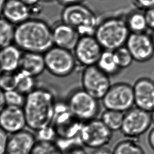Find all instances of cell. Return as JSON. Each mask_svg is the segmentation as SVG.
Here are the masks:
<instances>
[{"mask_svg": "<svg viewBox=\"0 0 154 154\" xmlns=\"http://www.w3.org/2000/svg\"><path fill=\"white\" fill-rule=\"evenodd\" d=\"M56 103L54 93L45 87H36L26 95L22 108L28 128L36 132L51 125Z\"/></svg>", "mask_w": 154, "mask_h": 154, "instance_id": "cell-1", "label": "cell"}, {"mask_svg": "<svg viewBox=\"0 0 154 154\" xmlns=\"http://www.w3.org/2000/svg\"><path fill=\"white\" fill-rule=\"evenodd\" d=\"M14 44L22 51L44 54L54 46L52 28L43 20L31 17L15 26Z\"/></svg>", "mask_w": 154, "mask_h": 154, "instance_id": "cell-2", "label": "cell"}, {"mask_svg": "<svg viewBox=\"0 0 154 154\" xmlns=\"http://www.w3.org/2000/svg\"><path fill=\"white\" fill-rule=\"evenodd\" d=\"M130 34L125 17L111 16L100 20L94 36L103 49L113 51L126 45Z\"/></svg>", "mask_w": 154, "mask_h": 154, "instance_id": "cell-3", "label": "cell"}, {"mask_svg": "<svg viewBox=\"0 0 154 154\" xmlns=\"http://www.w3.org/2000/svg\"><path fill=\"white\" fill-rule=\"evenodd\" d=\"M61 21L75 28L80 36L94 35L100 20L96 13L83 3L64 7Z\"/></svg>", "mask_w": 154, "mask_h": 154, "instance_id": "cell-4", "label": "cell"}, {"mask_svg": "<svg viewBox=\"0 0 154 154\" xmlns=\"http://www.w3.org/2000/svg\"><path fill=\"white\" fill-rule=\"evenodd\" d=\"M66 103L71 112L81 122L97 118L100 110L98 100L82 88L75 89L71 91Z\"/></svg>", "mask_w": 154, "mask_h": 154, "instance_id": "cell-5", "label": "cell"}, {"mask_svg": "<svg viewBox=\"0 0 154 154\" xmlns=\"http://www.w3.org/2000/svg\"><path fill=\"white\" fill-rule=\"evenodd\" d=\"M43 55L46 70L55 77L69 76L78 66L73 52L68 50L54 45Z\"/></svg>", "mask_w": 154, "mask_h": 154, "instance_id": "cell-6", "label": "cell"}, {"mask_svg": "<svg viewBox=\"0 0 154 154\" xmlns=\"http://www.w3.org/2000/svg\"><path fill=\"white\" fill-rule=\"evenodd\" d=\"M112 133L100 119L94 118L82 123L79 138L86 147L96 149L105 147L110 143Z\"/></svg>", "mask_w": 154, "mask_h": 154, "instance_id": "cell-7", "label": "cell"}, {"mask_svg": "<svg viewBox=\"0 0 154 154\" xmlns=\"http://www.w3.org/2000/svg\"><path fill=\"white\" fill-rule=\"evenodd\" d=\"M81 122L71 112L66 102L57 101L55 114L51 124L57 138L63 141L73 139L79 134Z\"/></svg>", "mask_w": 154, "mask_h": 154, "instance_id": "cell-8", "label": "cell"}, {"mask_svg": "<svg viewBox=\"0 0 154 154\" xmlns=\"http://www.w3.org/2000/svg\"><path fill=\"white\" fill-rule=\"evenodd\" d=\"M101 101L106 109L126 112L135 105L133 86L125 82L112 85Z\"/></svg>", "mask_w": 154, "mask_h": 154, "instance_id": "cell-9", "label": "cell"}, {"mask_svg": "<svg viewBox=\"0 0 154 154\" xmlns=\"http://www.w3.org/2000/svg\"><path fill=\"white\" fill-rule=\"evenodd\" d=\"M81 82L82 89L98 100H102L112 85L110 77L96 65L84 68Z\"/></svg>", "mask_w": 154, "mask_h": 154, "instance_id": "cell-10", "label": "cell"}, {"mask_svg": "<svg viewBox=\"0 0 154 154\" xmlns=\"http://www.w3.org/2000/svg\"><path fill=\"white\" fill-rule=\"evenodd\" d=\"M151 113L133 108L125 113L121 132L125 137L135 138L146 133L152 125Z\"/></svg>", "mask_w": 154, "mask_h": 154, "instance_id": "cell-11", "label": "cell"}, {"mask_svg": "<svg viewBox=\"0 0 154 154\" xmlns=\"http://www.w3.org/2000/svg\"><path fill=\"white\" fill-rule=\"evenodd\" d=\"M103 50L94 35H85L80 36L73 53L78 65L85 68L96 65Z\"/></svg>", "mask_w": 154, "mask_h": 154, "instance_id": "cell-12", "label": "cell"}, {"mask_svg": "<svg viewBox=\"0 0 154 154\" xmlns=\"http://www.w3.org/2000/svg\"><path fill=\"white\" fill-rule=\"evenodd\" d=\"M125 45L131 54L134 61L137 62L145 63L154 57V45L152 36L146 32L131 33Z\"/></svg>", "mask_w": 154, "mask_h": 154, "instance_id": "cell-13", "label": "cell"}, {"mask_svg": "<svg viewBox=\"0 0 154 154\" xmlns=\"http://www.w3.org/2000/svg\"><path fill=\"white\" fill-rule=\"evenodd\" d=\"M133 88L136 107L151 112L154 109V81L147 77L140 78Z\"/></svg>", "mask_w": 154, "mask_h": 154, "instance_id": "cell-14", "label": "cell"}, {"mask_svg": "<svg viewBox=\"0 0 154 154\" xmlns=\"http://www.w3.org/2000/svg\"><path fill=\"white\" fill-rule=\"evenodd\" d=\"M26 117L22 107L7 105L0 112V128L8 135L25 129Z\"/></svg>", "mask_w": 154, "mask_h": 154, "instance_id": "cell-15", "label": "cell"}, {"mask_svg": "<svg viewBox=\"0 0 154 154\" xmlns=\"http://www.w3.org/2000/svg\"><path fill=\"white\" fill-rule=\"evenodd\" d=\"M37 141L35 134L23 129L9 136L7 154H31Z\"/></svg>", "mask_w": 154, "mask_h": 154, "instance_id": "cell-16", "label": "cell"}, {"mask_svg": "<svg viewBox=\"0 0 154 154\" xmlns=\"http://www.w3.org/2000/svg\"><path fill=\"white\" fill-rule=\"evenodd\" d=\"M52 30L54 45L70 51L73 50L81 36L75 28L62 21Z\"/></svg>", "mask_w": 154, "mask_h": 154, "instance_id": "cell-17", "label": "cell"}, {"mask_svg": "<svg viewBox=\"0 0 154 154\" xmlns=\"http://www.w3.org/2000/svg\"><path fill=\"white\" fill-rule=\"evenodd\" d=\"M2 15L16 26L31 18V12L30 7L20 0H7Z\"/></svg>", "mask_w": 154, "mask_h": 154, "instance_id": "cell-18", "label": "cell"}, {"mask_svg": "<svg viewBox=\"0 0 154 154\" xmlns=\"http://www.w3.org/2000/svg\"><path fill=\"white\" fill-rule=\"evenodd\" d=\"M46 70L43 54L23 52L18 70L32 77H38Z\"/></svg>", "mask_w": 154, "mask_h": 154, "instance_id": "cell-19", "label": "cell"}, {"mask_svg": "<svg viewBox=\"0 0 154 154\" xmlns=\"http://www.w3.org/2000/svg\"><path fill=\"white\" fill-rule=\"evenodd\" d=\"M22 52L14 43L0 49V69L2 72L17 71Z\"/></svg>", "mask_w": 154, "mask_h": 154, "instance_id": "cell-20", "label": "cell"}, {"mask_svg": "<svg viewBox=\"0 0 154 154\" xmlns=\"http://www.w3.org/2000/svg\"><path fill=\"white\" fill-rule=\"evenodd\" d=\"M139 10L131 11L126 16L127 26L131 33H144L148 29L145 12Z\"/></svg>", "mask_w": 154, "mask_h": 154, "instance_id": "cell-21", "label": "cell"}, {"mask_svg": "<svg viewBox=\"0 0 154 154\" xmlns=\"http://www.w3.org/2000/svg\"><path fill=\"white\" fill-rule=\"evenodd\" d=\"M103 72L110 77L118 75L122 70L118 66L113 51H103L96 64Z\"/></svg>", "mask_w": 154, "mask_h": 154, "instance_id": "cell-22", "label": "cell"}, {"mask_svg": "<svg viewBox=\"0 0 154 154\" xmlns=\"http://www.w3.org/2000/svg\"><path fill=\"white\" fill-rule=\"evenodd\" d=\"M124 115L122 112L106 109L101 114L100 119L110 131L114 132L121 130Z\"/></svg>", "mask_w": 154, "mask_h": 154, "instance_id": "cell-23", "label": "cell"}, {"mask_svg": "<svg viewBox=\"0 0 154 154\" xmlns=\"http://www.w3.org/2000/svg\"><path fill=\"white\" fill-rule=\"evenodd\" d=\"M15 26L4 17H0V49L14 43Z\"/></svg>", "mask_w": 154, "mask_h": 154, "instance_id": "cell-24", "label": "cell"}, {"mask_svg": "<svg viewBox=\"0 0 154 154\" xmlns=\"http://www.w3.org/2000/svg\"><path fill=\"white\" fill-rule=\"evenodd\" d=\"M112 151L113 154H146L141 146L131 139L120 141Z\"/></svg>", "mask_w": 154, "mask_h": 154, "instance_id": "cell-25", "label": "cell"}, {"mask_svg": "<svg viewBox=\"0 0 154 154\" xmlns=\"http://www.w3.org/2000/svg\"><path fill=\"white\" fill-rule=\"evenodd\" d=\"M31 154H63V151L54 141L37 140Z\"/></svg>", "mask_w": 154, "mask_h": 154, "instance_id": "cell-26", "label": "cell"}, {"mask_svg": "<svg viewBox=\"0 0 154 154\" xmlns=\"http://www.w3.org/2000/svg\"><path fill=\"white\" fill-rule=\"evenodd\" d=\"M17 73L19 82L16 90L26 96L36 88L35 78L19 70H17Z\"/></svg>", "mask_w": 154, "mask_h": 154, "instance_id": "cell-27", "label": "cell"}, {"mask_svg": "<svg viewBox=\"0 0 154 154\" xmlns=\"http://www.w3.org/2000/svg\"><path fill=\"white\" fill-rule=\"evenodd\" d=\"M19 75L16 72H2L0 75V89L4 92L16 90Z\"/></svg>", "mask_w": 154, "mask_h": 154, "instance_id": "cell-28", "label": "cell"}, {"mask_svg": "<svg viewBox=\"0 0 154 154\" xmlns=\"http://www.w3.org/2000/svg\"><path fill=\"white\" fill-rule=\"evenodd\" d=\"M113 52L118 66L121 69L128 68L134 61L133 56L126 45L116 50Z\"/></svg>", "mask_w": 154, "mask_h": 154, "instance_id": "cell-29", "label": "cell"}, {"mask_svg": "<svg viewBox=\"0 0 154 154\" xmlns=\"http://www.w3.org/2000/svg\"><path fill=\"white\" fill-rule=\"evenodd\" d=\"M5 99L8 106L23 107L26 100V96L19 92L17 90H12L5 92Z\"/></svg>", "mask_w": 154, "mask_h": 154, "instance_id": "cell-30", "label": "cell"}, {"mask_svg": "<svg viewBox=\"0 0 154 154\" xmlns=\"http://www.w3.org/2000/svg\"><path fill=\"white\" fill-rule=\"evenodd\" d=\"M35 133L37 140L54 141V139L57 138L56 132L51 125L38 130Z\"/></svg>", "mask_w": 154, "mask_h": 154, "instance_id": "cell-31", "label": "cell"}, {"mask_svg": "<svg viewBox=\"0 0 154 154\" xmlns=\"http://www.w3.org/2000/svg\"><path fill=\"white\" fill-rule=\"evenodd\" d=\"M136 9L146 11L154 7V0H131Z\"/></svg>", "mask_w": 154, "mask_h": 154, "instance_id": "cell-32", "label": "cell"}, {"mask_svg": "<svg viewBox=\"0 0 154 154\" xmlns=\"http://www.w3.org/2000/svg\"><path fill=\"white\" fill-rule=\"evenodd\" d=\"M9 135L0 128V154L7 153V146Z\"/></svg>", "mask_w": 154, "mask_h": 154, "instance_id": "cell-33", "label": "cell"}, {"mask_svg": "<svg viewBox=\"0 0 154 154\" xmlns=\"http://www.w3.org/2000/svg\"><path fill=\"white\" fill-rule=\"evenodd\" d=\"M148 29L154 31V7L145 11Z\"/></svg>", "mask_w": 154, "mask_h": 154, "instance_id": "cell-34", "label": "cell"}, {"mask_svg": "<svg viewBox=\"0 0 154 154\" xmlns=\"http://www.w3.org/2000/svg\"><path fill=\"white\" fill-rule=\"evenodd\" d=\"M63 154H86L85 150L79 147L68 148L63 151Z\"/></svg>", "mask_w": 154, "mask_h": 154, "instance_id": "cell-35", "label": "cell"}, {"mask_svg": "<svg viewBox=\"0 0 154 154\" xmlns=\"http://www.w3.org/2000/svg\"><path fill=\"white\" fill-rule=\"evenodd\" d=\"M86 0H57L58 3L64 7L70 5L83 3Z\"/></svg>", "mask_w": 154, "mask_h": 154, "instance_id": "cell-36", "label": "cell"}, {"mask_svg": "<svg viewBox=\"0 0 154 154\" xmlns=\"http://www.w3.org/2000/svg\"><path fill=\"white\" fill-rule=\"evenodd\" d=\"M91 154H113V151L105 147L94 149Z\"/></svg>", "mask_w": 154, "mask_h": 154, "instance_id": "cell-37", "label": "cell"}, {"mask_svg": "<svg viewBox=\"0 0 154 154\" xmlns=\"http://www.w3.org/2000/svg\"><path fill=\"white\" fill-rule=\"evenodd\" d=\"M148 142L150 147L154 151V127L150 131L148 136Z\"/></svg>", "mask_w": 154, "mask_h": 154, "instance_id": "cell-38", "label": "cell"}, {"mask_svg": "<svg viewBox=\"0 0 154 154\" xmlns=\"http://www.w3.org/2000/svg\"><path fill=\"white\" fill-rule=\"evenodd\" d=\"M7 106L5 99V92L0 89V112Z\"/></svg>", "mask_w": 154, "mask_h": 154, "instance_id": "cell-39", "label": "cell"}, {"mask_svg": "<svg viewBox=\"0 0 154 154\" xmlns=\"http://www.w3.org/2000/svg\"><path fill=\"white\" fill-rule=\"evenodd\" d=\"M24 4L27 5L29 7H33L39 4L41 0H20Z\"/></svg>", "mask_w": 154, "mask_h": 154, "instance_id": "cell-40", "label": "cell"}, {"mask_svg": "<svg viewBox=\"0 0 154 154\" xmlns=\"http://www.w3.org/2000/svg\"><path fill=\"white\" fill-rule=\"evenodd\" d=\"M7 1V0H0V17L1 15H2L3 9Z\"/></svg>", "mask_w": 154, "mask_h": 154, "instance_id": "cell-41", "label": "cell"}, {"mask_svg": "<svg viewBox=\"0 0 154 154\" xmlns=\"http://www.w3.org/2000/svg\"><path fill=\"white\" fill-rule=\"evenodd\" d=\"M150 113H151V116H152V121L154 124V109Z\"/></svg>", "mask_w": 154, "mask_h": 154, "instance_id": "cell-42", "label": "cell"}, {"mask_svg": "<svg viewBox=\"0 0 154 154\" xmlns=\"http://www.w3.org/2000/svg\"><path fill=\"white\" fill-rule=\"evenodd\" d=\"M152 41H153V43H154V31L152 32Z\"/></svg>", "mask_w": 154, "mask_h": 154, "instance_id": "cell-43", "label": "cell"}, {"mask_svg": "<svg viewBox=\"0 0 154 154\" xmlns=\"http://www.w3.org/2000/svg\"><path fill=\"white\" fill-rule=\"evenodd\" d=\"M45 1H52V0H45Z\"/></svg>", "mask_w": 154, "mask_h": 154, "instance_id": "cell-44", "label": "cell"}, {"mask_svg": "<svg viewBox=\"0 0 154 154\" xmlns=\"http://www.w3.org/2000/svg\"><path fill=\"white\" fill-rule=\"evenodd\" d=\"M7 154V153H6V154Z\"/></svg>", "mask_w": 154, "mask_h": 154, "instance_id": "cell-45", "label": "cell"}]
</instances>
